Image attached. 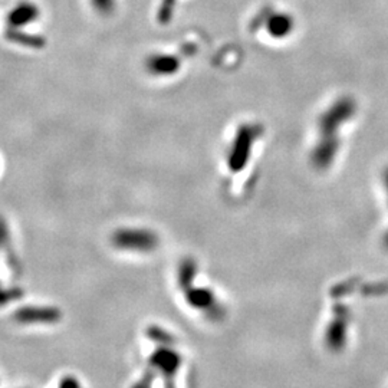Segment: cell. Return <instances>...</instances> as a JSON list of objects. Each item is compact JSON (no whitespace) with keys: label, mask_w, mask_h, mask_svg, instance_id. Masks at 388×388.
Returning a JSON list of instances; mask_svg holds the SVG:
<instances>
[{"label":"cell","mask_w":388,"mask_h":388,"mask_svg":"<svg viewBox=\"0 0 388 388\" xmlns=\"http://www.w3.org/2000/svg\"><path fill=\"white\" fill-rule=\"evenodd\" d=\"M345 334H347V330H345V324L344 321L340 318L337 320L334 324H331L330 327V331L327 334V340H328V344L332 347V348H341L344 344H345Z\"/></svg>","instance_id":"obj_5"},{"label":"cell","mask_w":388,"mask_h":388,"mask_svg":"<svg viewBox=\"0 0 388 388\" xmlns=\"http://www.w3.org/2000/svg\"><path fill=\"white\" fill-rule=\"evenodd\" d=\"M289 19H286L285 16H275L272 19V24L269 25V31L275 35H285L289 31Z\"/></svg>","instance_id":"obj_6"},{"label":"cell","mask_w":388,"mask_h":388,"mask_svg":"<svg viewBox=\"0 0 388 388\" xmlns=\"http://www.w3.org/2000/svg\"><path fill=\"white\" fill-rule=\"evenodd\" d=\"M59 388H81V384L73 377H65L61 379Z\"/></svg>","instance_id":"obj_8"},{"label":"cell","mask_w":388,"mask_h":388,"mask_svg":"<svg viewBox=\"0 0 388 388\" xmlns=\"http://www.w3.org/2000/svg\"><path fill=\"white\" fill-rule=\"evenodd\" d=\"M15 320L21 324H55L61 320V312L51 307L22 308L15 314Z\"/></svg>","instance_id":"obj_2"},{"label":"cell","mask_w":388,"mask_h":388,"mask_svg":"<svg viewBox=\"0 0 388 388\" xmlns=\"http://www.w3.org/2000/svg\"><path fill=\"white\" fill-rule=\"evenodd\" d=\"M41 15V9L31 2H24L18 5L8 16L9 29H22L35 21H38Z\"/></svg>","instance_id":"obj_3"},{"label":"cell","mask_w":388,"mask_h":388,"mask_svg":"<svg viewBox=\"0 0 388 388\" xmlns=\"http://www.w3.org/2000/svg\"><path fill=\"white\" fill-rule=\"evenodd\" d=\"M92 2L100 12H110L113 8V0H92Z\"/></svg>","instance_id":"obj_7"},{"label":"cell","mask_w":388,"mask_h":388,"mask_svg":"<svg viewBox=\"0 0 388 388\" xmlns=\"http://www.w3.org/2000/svg\"><path fill=\"white\" fill-rule=\"evenodd\" d=\"M113 243L121 250L147 253L157 247L158 238L146 229H123L114 233Z\"/></svg>","instance_id":"obj_1"},{"label":"cell","mask_w":388,"mask_h":388,"mask_svg":"<svg viewBox=\"0 0 388 388\" xmlns=\"http://www.w3.org/2000/svg\"><path fill=\"white\" fill-rule=\"evenodd\" d=\"M6 38L11 42L24 45V46H31V48H42L45 46V39L36 35H29L22 32L21 29H9L6 32Z\"/></svg>","instance_id":"obj_4"}]
</instances>
